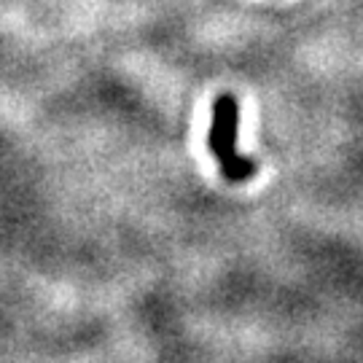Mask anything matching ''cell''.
Masks as SVG:
<instances>
[{
  "label": "cell",
  "instance_id": "6da1fadb",
  "mask_svg": "<svg viewBox=\"0 0 363 363\" xmlns=\"http://www.w3.org/2000/svg\"><path fill=\"white\" fill-rule=\"evenodd\" d=\"M237 130H240V105L234 94H218L213 103V124H210V151L220 164L237 154Z\"/></svg>",
  "mask_w": 363,
  "mask_h": 363
},
{
  "label": "cell",
  "instance_id": "7a4b0ae2",
  "mask_svg": "<svg viewBox=\"0 0 363 363\" xmlns=\"http://www.w3.org/2000/svg\"><path fill=\"white\" fill-rule=\"evenodd\" d=\"M220 172H223V178L232 183H242L247 178H253L256 175V162L253 159H247V156H234L229 162H223L220 164Z\"/></svg>",
  "mask_w": 363,
  "mask_h": 363
}]
</instances>
